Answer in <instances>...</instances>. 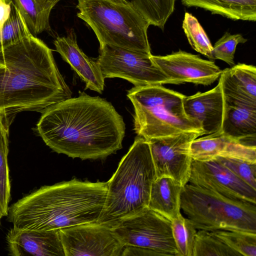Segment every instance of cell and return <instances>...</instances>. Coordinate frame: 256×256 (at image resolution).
Masks as SVG:
<instances>
[{"instance_id": "obj_33", "label": "cell", "mask_w": 256, "mask_h": 256, "mask_svg": "<svg viewBox=\"0 0 256 256\" xmlns=\"http://www.w3.org/2000/svg\"><path fill=\"white\" fill-rule=\"evenodd\" d=\"M12 2V0H0V29L10 15Z\"/></svg>"}, {"instance_id": "obj_18", "label": "cell", "mask_w": 256, "mask_h": 256, "mask_svg": "<svg viewBox=\"0 0 256 256\" xmlns=\"http://www.w3.org/2000/svg\"><path fill=\"white\" fill-rule=\"evenodd\" d=\"M224 100L220 132L245 144L256 146V106L225 98Z\"/></svg>"}, {"instance_id": "obj_25", "label": "cell", "mask_w": 256, "mask_h": 256, "mask_svg": "<svg viewBox=\"0 0 256 256\" xmlns=\"http://www.w3.org/2000/svg\"><path fill=\"white\" fill-rule=\"evenodd\" d=\"M32 34L20 12L12 2L10 15L0 29V51Z\"/></svg>"}, {"instance_id": "obj_11", "label": "cell", "mask_w": 256, "mask_h": 256, "mask_svg": "<svg viewBox=\"0 0 256 256\" xmlns=\"http://www.w3.org/2000/svg\"><path fill=\"white\" fill-rule=\"evenodd\" d=\"M60 231L66 256H122L124 245L112 228L94 222Z\"/></svg>"}, {"instance_id": "obj_26", "label": "cell", "mask_w": 256, "mask_h": 256, "mask_svg": "<svg viewBox=\"0 0 256 256\" xmlns=\"http://www.w3.org/2000/svg\"><path fill=\"white\" fill-rule=\"evenodd\" d=\"M182 28L192 48L210 60H214L213 46L198 19L191 14L186 12Z\"/></svg>"}, {"instance_id": "obj_16", "label": "cell", "mask_w": 256, "mask_h": 256, "mask_svg": "<svg viewBox=\"0 0 256 256\" xmlns=\"http://www.w3.org/2000/svg\"><path fill=\"white\" fill-rule=\"evenodd\" d=\"M54 44L62 59L67 62L85 82L86 88L102 93L104 78L96 61L88 58L79 48L74 32L58 37Z\"/></svg>"}, {"instance_id": "obj_2", "label": "cell", "mask_w": 256, "mask_h": 256, "mask_svg": "<svg viewBox=\"0 0 256 256\" xmlns=\"http://www.w3.org/2000/svg\"><path fill=\"white\" fill-rule=\"evenodd\" d=\"M52 50L32 34L0 51V114L10 126L18 113L42 112L70 98Z\"/></svg>"}, {"instance_id": "obj_32", "label": "cell", "mask_w": 256, "mask_h": 256, "mask_svg": "<svg viewBox=\"0 0 256 256\" xmlns=\"http://www.w3.org/2000/svg\"><path fill=\"white\" fill-rule=\"evenodd\" d=\"M162 256L163 255L152 250L142 247L124 245L122 256Z\"/></svg>"}, {"instance_id": "obj_28", "label": "cell", "mask_w": 256, "mask_h": 256, "mask_svg": "<svg viewBox=\"0 0 256 256\" xmlns=\"http://www.w3.org/2000/svg\"><path fill=\"white\" fill-rule=\"evenodd\" d=\"M193 256H240L212 232L200 230L196 232Z\"/></svg>"}, {"instance_id": "obj_30", "label": "cell", "mask_w": 256, "mask_h": 256, "mask_svg": "<svg viewBox=\"0 0 256 256\" xmlns=\"http://www.w3.org/2000/svg\"><path fill=\"white\" fill-rule=\"evenodd\" d=\"M231 171L237 177L256 190V162L228 156L212 159Z\"/></svg>"}, {"instance_id": "obj_3", "label": "cell", "mask_w": 256, "mask_h": 256, "mask_svg": "<svg viewBox=\"0 0 256 256\" xmlns=\"http://www.w3.org/2000/svg\"><path fill=\"white\" fill-rule=\"evenodd\" d=\"M107 182L74 179L40 187L8 207V220L20 230H51L96 222L104 208Z\"/></svg>"}, {"instance_id": "obj_19", "label": "cell", "mask_w": 256, "mask_h": 256, "mask_svg": "<svg viewBox=\"0 0 256 256\" xmlns=\"http://www.w3.org/2000/svg\"><path fill=\"white\" fill-rule=\"evenodd\" d=\"M226 98L256 106V68L238 63L222 70L219 78Z\"/></svg>"}, {"instance_id": "obj_20", "label": "cell", "mask_w": 256, "mask_h": 256, "mask_svg": "<svg viewBox=\"0 0 256 256\" xmlns=\"http://www.w3.org/2000/svg\"><path fill=\"white\" fill-rule=\"evenodd\" d=\"M182 187L171 178H156L152 186L148 208L171 221L177 218L182 214Z\"/></svg>"}, {"instance_id": "obj_1", "label": "cell", "mask_w": 256, "mask_h": 256, "mask_svg": "<svg viewBox=\"0 0 256 256\" xmlns=\"http://www.w3.org/2000/svg\"><path fill=\"white\" fill-rule=\"evenodd\" d=\"M42 114L37 131L58 154L82 160L102 159L122 148L125 124L105 99L82 93Z\"/></svg>"}, {"instance_id": "obj_27", "label": "cell", "mask_w": 256, "mask_h": 256, "mask_svg": "<svg viewBox=\"0 0 256 256\" xmlns=\"http://www.w3.org/2000/svg\"><path fill=\"white\" fill-rule=\"evenodd\" d=\"M172 234L178 256H193L196 229L182 214L171 221Z\"/></svg>"}, {"instance_id": "obj_35", "label": "cell", "mask_w": 256, "mask_h": 256, "mask_svg": "<svg viewBox=\"0 0 256 256\" xmlns=\"http://www.w3.org/2000/svg\"><path fill=\"white\" fill-rule=\"evenodd\" d=\"M58 0V1H60V0Z\"/></svg>"}, {"instance_id": "obj_13", "label": "cell", "mask_w": 256, "mask_h": 256, "mask_svg": "<svg viewBox=\"0 0 256 256\" xmlns=\"http://www.w3.org/2000/svg\"><path fill=\"white\" fill-rule=\"evenodd\" d=\"M152 58L172 84L209 86L219 78L222 70L212 60L180 50L166 56L152 55Z\"/></svg>"}, {"instance_id": "obj_29", "label": "cell", "mask_w": 256, "mask_h": 256, "mask_svg": "<svg viewBox=\"0 0 256 256\" xmlns=\"http://www.w3.org/2000/svg\"><path fill=\"white\" fill-rule=\"evenodd\" d=\"M212 232L240 256H256V233L223 230Z\"/></svg>"}, {"instance_id": "obj_22", "label": "cell", "mask_w": 256, "mask_h": 256, "mask_svg": "<svg viewBox=\"0 0 256 256\" xmlns=\"http://www.w3.org/2000/svg\"><path fill=\"white\" fill-rule=\"evenodd\" d=\"M34 36L50 30V16L56 0H12Z\"/></svg>"}, {"instance_id": "obj_21", "label": "cell", "mask_w": 256, "mask_h": 256, "mask_svg": "<svg viewBox=\"0 0 256 256\" xmlns=\"http://www.w3.org/2000/svg\"><path fill=\"white\" fill-rule=\"evenodd\" d=\"M188 7H198L234 20H256V0H182Z\"/></svg>"}, {"instance_id": "obj_4", "label": "cell", "mask_w": 256, "mask_h": 256, "mask_svg": "<svg viewBox=\"0 0 256 256\" xmlns=\"http://www.w3.org/2000/svg\"><path fill=\"white\" fill-rule=\"evenodd\" d=\"M156 178L148 142L138 136L107 182L104 206L96 223L110 228L148 208Z\"/></svg>"}, {"instance_id": "obj_34", "label": "cell", "mask_w": 256, "mask_h": 256, "mask_svg": "<svg viewBox=\"0 0 256 256\" xmlns=\"http://www.w3.org/2000/svg\"><path fill=\"white\" fill-rule=\"evenodd\" d=\"M2 216H4V215H3V214L2 213V212L1 210H0V220H1V219H2Z\"/></svg>"}, {"instance_id": "obj_9", "label": "cell", "mask_w": 256, "mask_h": 256, "mask_svg": "<svg viewBox=\"0 0 256 256\" xmlns=\"http://www.w3.org/2000/svg\"><path fill=\"white\" fill-rule=\"evenodd\" d=\"M152 55L103 44L100 46L96 62L104 78H122L134 86L172 84L152 60Z\"/></svg>"}, {"instance_id": "obj_23", "label": "cell", "mask_w": 256, "mask_h": 256, "mask_svg": "<svg viewBox=\"0 0 256 256\" xmlns=\"http://www.w3.org/2000/svg\"><path fill=\"white\" fill-rule=\"evenodd\" d=\"M9 126L0 114V208L6 216L10 197V184L8 164Z\"/></svg>"}, {"instance_id": "obj_12", "label": "cell", "mask_w": 256, "mask_h": 256, "mask_svg": "<svg viewBox=\"0 0 256 256\" xmlns=\"http://www.w3.org/2000/svg\"><path fill=\"white\" fill-rule=\"evenodd\" d=\"M188 182L232 199L256 204V190L214 160L192 159Z\"/></svg>"}, {"instance_id": "obj_14", "label": "cell", "mask_w": 256, "mask_h": 256, "mask_svg": "<svg viewBox=\"0 0 256 256\" xmlns=\"http://www.w3.org/2000/svg\"><path fill=\"white\" fill-rule=\"evenodd\" d=\"M6 242L12 256H66L60 230L38 231L12 226Z\"/></svg>"}, {"instance_id": "obj_17", "label": "cell", "mask_w": 256, "mask_h": 256, "mask_svg": "<svg viewBox=\"0 0 256 256\" xmlns=\"http://www.w3.org/2000/svg\"><path fill=\"white\" fill-rule=\"evenodd\" d=\"M190 154L196 160L228 156L256 162V146L245 144L220 132L194 140L190 145Z\"/></svg>"}, {"instance_id": "obj_15", "label": "cell", "mask_w": 256, "mask_h": 256, "mask_svg": "<svg viewBox=\"0 0 256 256\" xmlns=\"http://www.w3.org/2000/svg\"><path fill=\"white\" fill-rule=\"evenodd\" d=\"M183 104L186 115L201 124L204 134L220 132L225 100L219 80L216 86L210 90L185 96Z\"/></svg>"}, {"instance_id": "obj_8", "label": "cell", "mask_w": 256, "mask_h": 256, "mask_svg": "<svg viewBox=\"0 0 256 256\" xmlns=\"http://www.w3.org/2000/svg\"><path fill=\"white\" fill-rule=\"evenodd\" d=\"M112 228L124 245L151 249L163 256H178L171 220L148 208Z\"/></svg>"}, {"instance_id": "obj_6", "label": "cell", "mask_w": 256, "mask_h": 256, "mask_svg": "<svg viewBox=\"0 0 256 256\" xmlns=\"http://www.w3.org/2000/svg\"><path fill=\"white\" fill-rule=\"evenodd\" d=\"M185 96L160 84L130 90L127 96L134 108V130L138 136L148 140L184 132L204 135L201 124L184 112Z\"/></svg>"}, {"instance_id": "obj_31", "label": "cell", "mask_w": 256, "mask_h": 256, "mask_svg": "<svg viewBox=\"0 0 256 256\" xmlns=\"http://www.w3.org/2000/svg\"><path fill=\"white\" fill-rule=\"evenodd\" d=\"M247 40L240 34H231L226 32L213 46L214 60H222L230 66H234V55L237 46Z\"/></svg>"}, {"instance_id": "obj_10", "label": "cell", "mask_w": 256, "mask_h": 256, "mask_svg": "<svg viewBox=\"0 0 256 256\" xmlns=\"http://www.w3.org/2000/svg\"><path fill=\"white\" fill-rule=\"evenodd\" d=\"M200 136L184 132L148 140L156 178L170 177L182 186L188 184L192 161L190 145Z\"/></svg>"}, {"instance_id": "obj_7", "label": "cell", "mask_w": 256, "mask_h": 256, "mask_svg": "<svg viewBox=\"0 0 256 256\" xmlns=\"http://www.w3.org/2000/svg\"><path fill=\"white\" fill-rule=\"evenodd\" d=\"M180 206L196 229L256 233L254 204L232 199L187 184L182 190Z\"/></svg>"}, {"instance_id": "obj_24", "label": "cell", "mask_w": 256, "mask_h": 256, "mask_svg": "<svg viewBox=\"0 0 256 256\" xmlns=\"http://www.w3.org/2000/svg\"><path fill=\"white\" fill-rule=\"evenodd\" d=\"M176 0H132L135 8L150 25L164 30L174 10Z\"/></svg>"}, {"instance_id": "obj_5", "label": "cell", "mask_w": 256, "mask_h": 256, "mask_svg": "<svg viewBox=\"0 0 256 256\" xmlns=\"http://www.w3.org/2000/svg\"><path fill=\"white\" fill-rule=\"evenodd\" d=\"M77 16L92 30L100 46L108 44L151 56L150 23L127 0H77Z\"/></svg>"}]
</instances>
